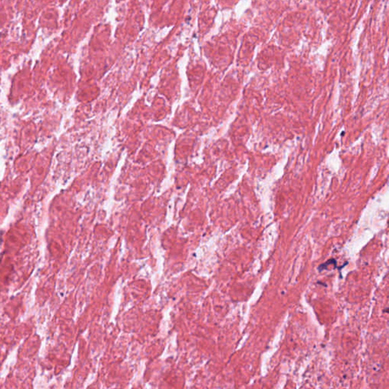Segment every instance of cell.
Masks as SVG:
<instances>
[{"instance_id":"2","label":"cell","mask_w":389,"mask_h":389,"mask_svg":"<svg viewBox=\"0 0 389 389\" xmlns=\"http://www.w3.org/2000/svg\"><path fill=\"white\" fill-rule=\"evenodd\" d=\"M384 312H389V309H387L384 310Z\"/></svg>"},{"instance_id":"1","label":"cell","mask_w":389,"mask_h":389,"mask_svg":"<svg viewBox=\"0 0 389 389\" xmlns=\"http://www.w3.org/2000/svg\"><path fill=\"white\" fill-rule=\"evenodd\" d=\"M333 263H337V262H336V260H334V259H330V260H328L325 264L320 265L319 269L320 270H324V269H326L328 267V265H330L331 264H333Z\"/></svg>"}]
</instances>
